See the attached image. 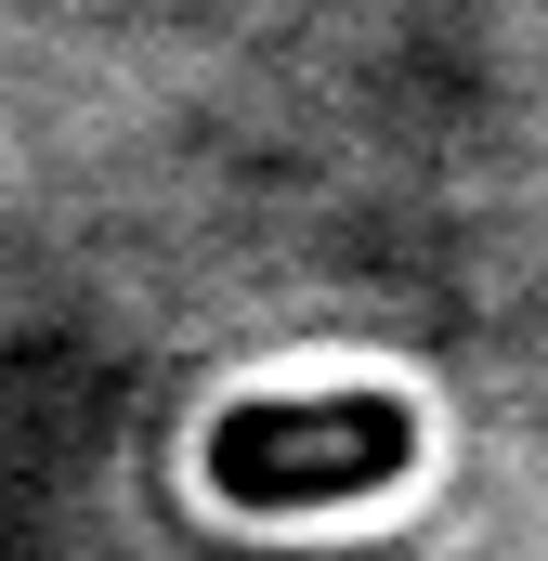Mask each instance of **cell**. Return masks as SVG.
<instances>
[{
  "instance_id": "cell-1",
  "label": "cell",
  "mask_w": 548,
  "mask_h": 561,
  "mask_svg": "<svg viewBox=\"0 0 548 561\" xmlns=\"http://www.w3.org/2000/svg\"><path fill=\"white\" fill-rule=\"evenodd\" d=\"M418 419L392 392H340V405H236L209 431V483L236 510H300V496H366L406 470Z\"/></svg>"
}]
</instances>
